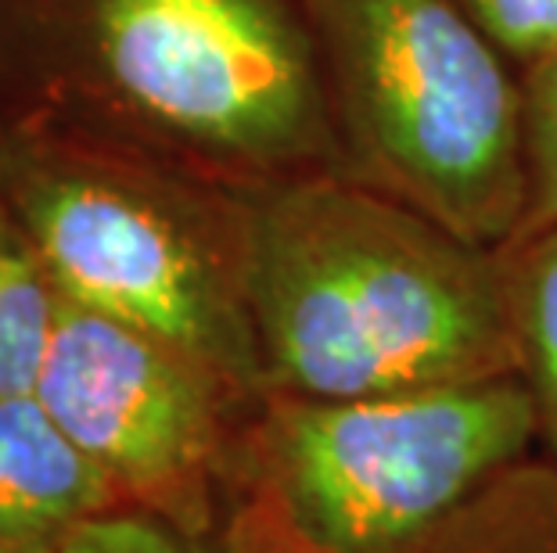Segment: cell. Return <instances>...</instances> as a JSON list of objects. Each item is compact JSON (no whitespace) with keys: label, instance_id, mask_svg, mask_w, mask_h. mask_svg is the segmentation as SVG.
Masks as SVG:
<instances>
[{"label":"cell","instance_id":"1","mask_svg":"<svg viewBox=\"0 0 557 553\" xmlns=\"http://www.w3.org/2000/svg\"><path fill=\"white\" fill-rule=\"evenodd\" d=\"M0 115H44L256 194L346 176L302 0H0Z\"/></svg>","mask_w":557,"mask_h":553},{"label":"cell","instance_id":"2","mask_svg":"<svg viewBox=\"0 0 557 553\" xmlns=\"http://www.w3.org/2000/svg\"><path fill=\"white\" fill-rule=\"evenodd\" d=\"M248 305L270 392L367 399L518 378L500 249L349 176L248 194Z\"/></svg>","mask_w":557,"mask_h":553},{"label":"cell","instance_id":"3","mask_svg":"<svg viewBox=\"0 0 557 553\" xmlns=\"http://www.w3.org/2000/svg\"><path fill=\"white\" fill-rule=\"evenodd\" d=\"M0 202L62 299L270 395L248 305V194L94 129L0 115Z\"/></svg>","mask_w":557,"mask_h":553},{"label":"cell","instance_id":"4","mask_svg":"<svg viewBox=\"0 0 557 553\" xmlns=\"http://www.w3.org/2000/svg\"><path fill=\"white\" fill-rule=\"evenodd\" d=\"M346 176L504 249L525 219L518 84L460 0H302Z\"/></svg>","mask_w":557,"mask_h":553},{"label":"cell","instance_id":"5","mask_svg":"<svg viewBox=\"0 0 557 553\" xmlns=\"http://www.w3.org/2000/svg\"><path fill=\"white\" fill-rule=\"evenodd\" d=\"M532 445L521 378L367 399L270 392L245 428V486L327 553H410Z\"/></svg>","mask_w":557,"mask_h":553},{"label":"cell","instance_id":"6","mask_svg":"<svg viewBox=\"0 0 557 553\" xmlns=\"http://www.w3.org/2000/svg\"><path fill=\"white\" fill-rule=\"evenodd\" d=\"M33 395L126 511L206 536L245 492V428L263 399L123 321L58 296Z\"/></svg>","mask_w":557,"mask_h":553},{"label":"cell","instance_id":"7","mask_svg":"<svg viewBox=\"0 0 557 553\" xmlns=\"http://www.w3.org/2000/svg\"><path fill=\"white\" fill-rule=\"evenodd\" d=\"M126 511L109 475L40 399H0V553H65L79 528Z\"/></svg>","mask_w":557,"mask_h":553},{"label":"cell","instance_id":"8","mask_svg":"<svg viewBox=\"0 0 557 553\" xmlns=\"http://www.w3.org/2000/svg\"><path fill=\"white\" fill-rule=\"evenodd\" d=\"M65 553H327L288 521L281 503L267 489L248 486L227 517L206 536H187L181 528L140 511L104 514L79 528Z\"/></svg>","mask_w":557,"mask_h":553},{"label":"cell","instance_id":"9","mask_svg":"<svg viewBox=\"0 0 557 553\" xmlns=\"http://www.w3.org/2000/svg\"><path fill=\"white\" fill-rule=\"evenodd\" d=\"M410 553H557V464L507 467Z\"/></svg>","mask_w":557,"mask_h":553},{"label":"cell","instance_id":"10","mask_svg":"<svg viewBox=\"0 0 557 553\" xmlns=\"http://www.w3.org/2000/svg\"><path fill=\"white\" fill-rule=\"evenodd\" d=\"M500 259L518 335V378L536 406V442L557 464V227L518 234Z\"/></svg>","mask_w":557,"mask_h":553},{"label":"cell","instance_id":"11","mask_svg":"<svg viewBox=\"0 0 557 553\" xmlns=\"http://www.w3.org/2000/svg\"><path fill=\"white\" fill-rule=\"evenodd\" d=\"M54 310L58 288L37 244L0 202V399L33 392Z\"/></svg>","mask_w":557,"mask_h":553},{"label":"cell","instance_id":"12","mask_svg":"<svg viewBox=\"0 0 557 553\" xmlns=\"http://www.w3.org/2000/svg\"><path fill=\"white\" fill-rule=\"evenodd\" d=\"M525 219L518 234L557 227V51L525 65L518 79Z\"/></svg>","mask_w":557,"mask_h":553},{"label":"cell","instance_id":"13","mask_svg":"<svg viewBox=\"0 0 557 553\" xmlns=\"http://www.w3.org/2000/svg\"><path fill=\"white\" fill-rule=\"evenodd\" d=\"M504 58L529 65L557 51V0H460Z\"/></svg>","mask_w":557,"mask_h":553}]
</instances>
